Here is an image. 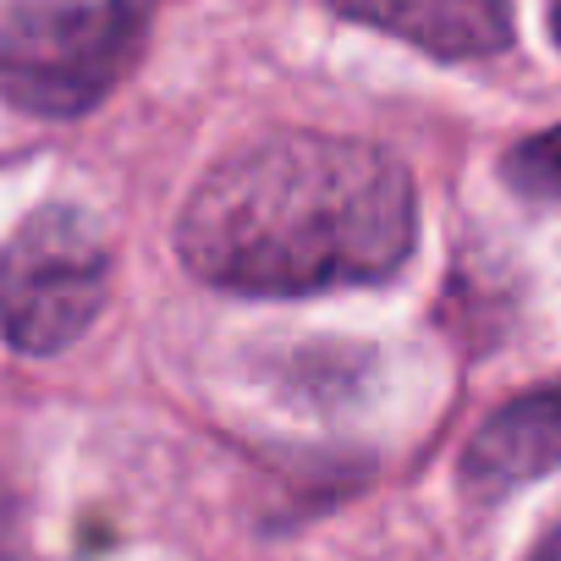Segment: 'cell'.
Segmentation results:
<instances>
[{
  "instance_id": "3",
  "label": "cell",
  "mask_w": 561,
  "mask_h": 561,
  "mask_svg": "<svg viewBox=\"0 0 561 561\" xmlns=\"http://www.w3.org/2000/svg\"><path fill=\"white\" fill-rule=\"evenodd\" d=\"M111 298V242L78 204L34 209L0 248V336L28 358L72 347Z\"/></svg>"
},
{
  "instance_id": "5",
  "label": "cell",
  "mask_w": 561,
  "mask_h": 561,
  "mask_svg": "<svg viewBox=\"0 0 561 561\" xmlns=\"http://www.w3.org/2000/svg\"><path fill=\"white\" fill-rule=\"evenodd\" d=\"M364 28L408 39L435 61H479L512 45V0H331Z\"/></svg>"
},
{
  "instance_id": "7",
  "label": "cell",
  "mask_w": 561,
  "mask_h": 561,
  "mask_svg": "<svg viewBox=\"0 0 561 561\" xmlns=\"http://www.w3.org/2000/svg\"><path fill=\"white\" fill-rule=\"evenodd\" d=\"M12 550H18V512H12L7 484H0V561H12Z\"/></svg>"
},
{
  "instance_id": "1",
  "label": "cell",
  "mask_w": 561,
  "mask_h": 561,
  "mask_svg": "<svg viewBox=\"0 0 561 561\" xmlns=\"http://www.w3.org/2000/svg\"><path fill=\"white\" fill-rule=\"evenodd\" d=\"M419 242L413 176L397 154L336 133H270L193 187L176 248L220 293L309 298L375 287Z\"/></svg>"
},
{
  "instance_id": "8",
  "label": "cell",
  "mask_w": 561,
  "mask_h": 561,
  "mask_svg": "<svg viewBox=\"0 0 561 561\" xmlns=\"http://www.w3.org/2000/svg\"><path fill=\"white\" fill-rule=\"evenodd\" d=\"M534 561H561V528H550V534H545V545L534 550Z\"/></svg>"
},
{
  "instance_id": "6",
  "label": "cell",
  "mask_w": 561,
  "mask_h": 561,
  "mask_svg": "<svg viewBox=\"0 0 561 561\" xmlns=\"http://www.w3.org/2000/svg\"><path fill=\"white\" fill-rule=\"evenodd\" d=\"M506 176H512V187H523L534 198H561V127L517 144L506 160Z\"/></svg>"
},
{
  "instance_id": "2",
  "label": "cell",
  "mask_w": 561,
  "mask_h": 561,
  "mask_svg": "<svg viewBox=\"0 0 561 561\" xmlns=\"http://www.w3.org/2000/svg\"><path fill=\"white\" fill-rule=\"evenodd\" d=\"M160 0H0V100L39 122L105 105L138 67Z\"/></svg>"
},
{
  "instance_id": "4",
  "label": "cell",
  "mask_w": 561,
  "mask_h": 561,
  "mask_svg": "<svg viewBox=\"0 0 561 561\" xmlns=\"http://www.w3.org/2000/svg\"><path fill=\"white\" fill-rule=\"evenodd\" d=\"M561 468V386H539L495 408L462 451V490L473 501H501Z\"/></svg>"
},
{
  "instance_id": "9",
  "label": "cell",
  "mask_w": 561,
  "mask_h": 561,
  "mask_svg": "<svg viewBox=\"0 0 561 561\" xmlns=\"http://www.w3.org/2000/svg\"><path fill=\"white\" fill-rule=\"evenodd\" d=\"M550 34H556V45H561V0H556V12H550Z\"/></svg>"
}]
</instances>
